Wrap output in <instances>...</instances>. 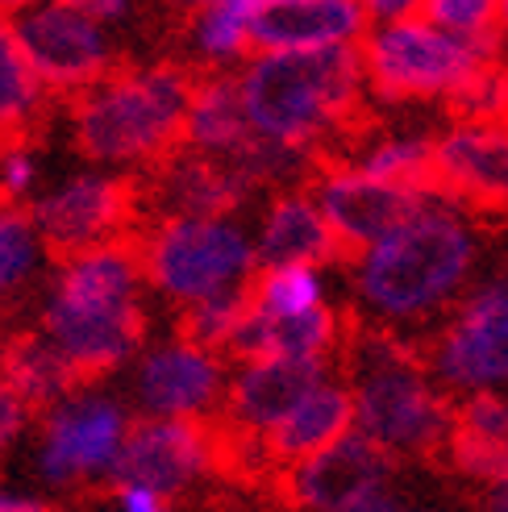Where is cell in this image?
I'll return each instance as SVG.
<instances>
[{
	"label": "cell",
	"mask_w": 508,
	"mask_h": 512,
	"mask_svg": "<svg viewBox=\"0 0 508 512\" xmlns=\"http://www.w3.org/2000/svg\"><path fill=\"white\" fill-rule=\"evenodd\" d=\"M454 471L479 479L488 488L508 471V392L463 396L450 417V438L442 446Z\"/></svg>",
	"instance_id": "obj_24"
},
{
	"label": "cell",
	"mask_w": 508,
	"mask_h": 512,
	"mask_svg": "<svg viewBox=\"0 0 508 512\" xmlns=\"http://www.w3.org/2000/svg\"><path fill=\"white\" fill-rule=\"evenodd\" d=\"M113 512H171V500L142 492V488H117V508Z\"/></svg>",
	"instance_id": "obj_39"
},
{
	"label": "cell",
	"mask_w": 508,
	"mask_h": 512,
	"mask_svg": "<svg viewBox=\"0 0 508 512\" xmlns=\"http://www.w3.org/2000/svg\"><path fill=\"white\" fill-rule=\"evenodd\" d=\"M192 75L171 63L113 67L71 100V142L88 167L150 171L180 150Z\"/></svg>",
	"instance_id": "obj_4"
},
{
	"label": "cell",
	"mask_w": 508,
	"mask_h": 512,
	"mask_svg": "<svg viewBox=\"0 0 508 512\" xmlns=\"http://www.w3.org/2000/svg\"><path fill=\"white\" fill-rule=\"evenodd\" d=\"M438 196L471 209H508V121H450L434 134Z\"/></svg>",
	"instance_id": "obj_15"
},
{
	"label": "cell",
	"mask_w": 508,
	"mask_h": 512,
	"mask_svg": "<svg viewBox=\"0 0 508 512\" xmlns=\"http://www.w3.org/2000/svg\"><path fill=\"white\" fill-rule=\"evenodd\" d=\"M504 71H508V63H504Z\"/></svg>",
	"instance_id": "obj_46"
},
{
	"label": "cell",
	"mask_w": 508,
	"mask_h": 512,
	"mask_svg": "<svg viewBox=\"0 0 508 512\" xmlns=\"http://www.w3.org/2000/svg\"><path fill=\"white\" fill-rule=\"evenodd\" d=\"M479 238L471 221L446 200H429L388 238L359 250L354 296L384 329H413L450 309L475 271Z\"/></svg>",
	"instance_id": "obj_2"
},
{
	"label": "cell",
	"mask_w": 508,
	"mask_h": 512,
	"mask_svg": "<svg viewBox=\"0 0 508 512\" xmlns=\"http://www.w3.org/2000/svg\"><path fill=\"white\" fill-rule=\"evenodd\" d=\"M142 192L159 209V217H238V209L259 188L238 167L192 155L180 146L159 167H150V184Z\"/></svg>",
	"instance_id": "obj_18"
},
{
	"label": "cell",
	"mask_w": 508,
	"mask_h": 512,
	"mask_svg": "<svg viewBox=\"0 0 508 512\" xmlns=\"http://www.w3.org/2000/svg\"><path fill=\"white\" fill-rule=\"evenodd\" d=\"M180 9H188V13H196V9H205V5H213V0H175Z\"/></svg>",
	"instance_id": "obj_44"
},
{
	"label": "cell",
	"mask_w": 508,
	"mask_h": 512,
	"mask_svg": "<svg viewBox=\"0 0 508 512\" xmlns=\"http://www.w3.org/2000/svg\"><path fill=\"white\" fill-rule=\"evenodd\" d=\"M425 367L450 396L508 392V279L471 288L429 342Z\"/></svg>",
	"instance_id": "obj_9"
},
{
	"label": "cell",
	"mask_w": 508,
	"mask_h": 512,
	"mask_svg": "<svg viewBox=\"0 0 508 512\" xmlns=\"http://www.w3.org/2000/svg\"><path fill=\"white\" fill-rule=\"evenodd\" d=\"M250 238L259 267H325L342 259L334 229L304 188L275 192Z\"/></svg>",
	"instance_id": "obj_20"
},
{
	"label": "cell",
	"mask_w": 508,
	"mask_h": 512,
	"mask_svg": "<svg viewBox=\"0 0 508 512\" xmlns=\"http://www.w3.org/2000/svg\"><path fill=\"white\" fill-rule=\"evenodd\" d=\"M363 13L371 25H392V21L421 17V0H363Z\"/></svg>",
	"instance_id": "obj_37"
},
{
	"label": "cell",
	"mask_w": 508,
	"mask_h": 512,
	"mask_svg": "<svg viewBox=\"0 0 508 512\" xmlns=\"http://www.w3.org/2000/svg\"><path fill=\"white\" fill-rule=\"evenodd\" d=\"M346 338V321L338 309H313L300 317H267L246 309L238 334L230 342V350L238 363L246 358H296V363H329Z\"/></svg>",
	"instance_id": "obj_21"
},
{
	"label": "cell",
	"mask_w": 508,
	"mask_h": 512,
	"mask_svg": "<svg viewBox=\"0 0 508 512\" xmlns=\"http://www.w3.org/2000/svg\"><path fill=\"white\" fill-rule=\"evenodd\" d=\"M346 342V392L354 404V429L388 458L438 454L450 438L454 408L413 342H404L392 329H363Z\"/></svg>",
	"instance_id": "obj_5"
},
{
	"label": "cell",
	"mask_w": 508,
	"mask_h": 512,
	"mask_svg": "<svg viewBox=\"0 0 508 512\" xmlns=\"http://www.w3.org/2000/svg\"><path fill=\"white\" fill-rule=\"evenodd\" d=\"M0 383H5L30 413H42V408L63 400L71 388H80V379L63 363V354L50 346L38 329L13 334L0 346Z\"/></svg>",
	"instance_id": "obj_25"
},
{
	"label": "cell",
	"mask_w": 508,
	"mask_h": 512,
	"mask_svg": "<svg viewBox=\"0 0 508 512\" xmlns=\"http://www.w3.org/2000/svg\"><path fill=\"white\" fill-rule=\"evenodd\" d=\"M446 105H450L454 121H508V71H504V63L496 59L488 67H479Z\"/></svg>",
	"instance_id": "obj_32"
},
{
	"label": "cell",
	"mask_w": 508,
	"mask_h": 512,
	"mask_svg": "<svg viewBox=\"0 0 508 512\" xmlns=\"http://www.w3.org/2000/svg\"><path fill=\"white\" fill-rule=\"evenodd\" d=\"M38 334L80 383L130 367L146 342V279L134 242L80 250L50 267Z\"/></svg>",
	"instance_id": "obj_1"
},
{
	"label": "cell",
	"mask_w": 508,
	"mask_h": 512,
	"mask_svg": "<svg viewBox=\"0 0 508 512\" xmlns=\"http://www.w3.org/2000/svg\"><path fill=\"white\" fill-rule=\"evenodd\" d=\"M250 134L317 159L346 134L363 100L359 46L350 50H259L234 75Z\"/></svg>",
	"instance_id": "obj_3"
},
{
	"label": "cell",
	"mask_w": 508,
	"mask_h": 512,
	"mask_svg": "<svg viewBox=\"0 0 508 512\" xmlns=\"http://www.w3.org/2000/svg\"><path fill=\"white\" fill-rule=\"evenodd\" d=\"M50 250L42 246L38 229L25 209L0 204V313L30 296L46 279Z\"/></svg>",
	"instance_id": "obj_28"
},
{
	"label": "cell",
	"mask_w": 508,
	"mask_h": 512,
	"mask_svg": "<svg viewBox=\"0 0 508 512\" xmlns=\"http://www.w3.org/2000/svg\"><path fill=\"white\" fill-rule=\"evenodd\" d=\"M225 379H230V367L217 350H205L175 334L134 354L130 400L142 417L209 421L213 413H221Z\"/></svg>",
	"instance_id": "obj_13"
},
{
	"label": "cell",
	"mask_w": 508,
	"mask_h": 512,
	"mask_svg": "<svg viewBox=\"0 0 508 512\" xmlns=\"http://www.w3.org/2000/svg\"><path fill=\"white\" fill-rule=\"evenodd\" d=\"M384 483H392V458L359 429H350L325 450L292 463L284 475V492L304 512H338L354 496L384 488Z\"/></svg>",
	"instance_id": "obj_17"
},
{
	"label": "cell",
	"mask_w": 508,
	"mask_h": 512,
	"mask_svg": "<svg viewBox=\"0 0 508 512\" xmlns=\"http://www.w3.org/2000/svg\"><path fill=\"white\" fill-rule=\"evenodd\" d=\"M329 375V363H296V358H246L225 379L221 413L242 442H259L284 421L296 400Z\"/></svg>",
	"instance_id": "obj_16"
},
{
	"label": "cell",
	"mask_w": 508,
	"mask_h": 512,
	"mask_svg": "<svg viewBox=\"0 0 508 512\" xmlns=\"http://www.w3.org/2000/svg\"><path fill=\"white\" fill-rule=\"evenodd\" d=\"M496 34H508V0H500V17H496Z\"/></svg>",
	"instance_id": "obj_43"
},
{
	"label": "cell",
	"mask_w": 508,
	"mask_h": 512,
	"mask_svg": "<svg viewBox=\"0 0 508 512\" xmlns=\"http://www.w3.org/2000/svg\"><path fill=\"white\" fill-rule=\"evenodd\" d=\"M500 59V38H459L425 17L371 25L359 42L363 88L379 100H450L479 67Z\"/></svg>",
	"instance_id": "obj_7"
},
{
	"label": "cell",
	"mask_w": 508,
	"mask_h": 512,
	"mask_svg": "<svg viewBox=\"0 0 508 512\" xmlns=\"http://www.w3.org/2000/svg\"><path fill=\"white\" fill-rule=\"evenodd\" d=\"M484 512H508V471L484 488Z\"/></svg>",
	"instance_id": "obj_41"
},
{
	"label": "cell",
	"mask_w": 508,
	"mask_h": 512,
	"mask_svg": "<svg viewBox=\"0 0 508 512\" xmlns=\"http://www.w3.org/2000/svg\"><path fill=\"white\" fill-rule=\"evenodd\" d=\"M346 167L384 179V184H400V188L438 196V184H434V134H421V130L375 134L346 159Z\"/></svg>",
	"instance_id": "obj_27"
},
{
	"label": "cell",
	"mask_w": 508,
	"mask_h": 512,
	"mask_svg": "<svg viewBox=\"0 0 508 512\" xmlns=\"http://www.w3.org/2000/svg\"><path fill=\"white\" fill-rule=\"evenodd\" d=\"M25 213H30L42 246L55 259H67L80 250L125 242L138 213V188L117 171L80 167L42 188Z\"/></svg>",
	"instance_id": "obj_10"
},
{
	"label": "cell",
	"mask_w": 508,
	"mask_h": 512,
	"mask_svg": "<svg viewBox=\"0 0 508 512\" xmlns=\"http://www.w3.org/2000/svg\"><path fill=\"white\" fill-rule=\"evenodd\" d=\"M350 429H354V404H350L346 383L325 375L317 388L304 392L292 413L263 438V454L279 467H292L300 458L325 450L329 442H338Z\"/></svg>",
	"instance_id": "obj_22"
},
{
	"label": "cell",
	"mask_w": 508,
	"mask_h": 512,
	"mask_svg": "<svg viewBox=\"0 0 508 512\" xmlns=\"http://www.w3.org/2000/svg\"><path fill=\"white\" fill-rule=\"evenodd\" d=\"M250 309L267 317H300L329 304V284L321 267H259L250 279Z\"/></svg>",
	"instance_id": "obj_30"
},
{
	"label": "cell",
	"mask_w": 508,
	"mask_h": 512,
	"mask_svg": "<svg viewBox=\"0 0 508 512\" xmlns=\"http://www.w3.org/2000/svg\"><path fill=\"white\" fill-rule=\"evenodd\" d=\"M0 512H50L42 496L34 492H17V488H0Z\"/></svg>",
	"instance_id": "obj_40"
},
{
	"label": "cell",
	"mask_w": 508,
	"mask_h": 512,
	"mask_svg": "<svg viewBox=\"0 0 508 512\" xmlns=\"http://www.w3.org/2000/svg\"><path fill=\"white\" fill-rule=\"evenodd\" d=\"M250 142H254V134L246 125L234 75H209V80L192 84L180 146L192 150V155L238 167L242 155L250 150Z\"/></svg>",
	"instance_id": "obj_23"
},
{
	"label": "cell",
	"mask_w": 508,
	"mask_h": 512,
	"mask_svg": "<svg viewBox=\"0 0 508 512\" xmlns=\"http://www.w3.org/2000/svg\"><path fill=\"white\" fill-rule=\"evenodd\" d=\"M317 200L321 217L334 229V238L346 250H367L379 238H388L392 229H400L409 217H417L429 200H442V196H429V192H413V188H400V184H384L375 175H363L346 163H334L317 175V188L309 192Z\"/></svg>",
	"instance_id": "obj_14"
},
{
	"label": "cell",
	"mask_w": 508,
	"mask_h": 512,
	"mask_svg": "<svg viewBox=\"0 0 508 512\" xmlns=\"http://www.w3.org/2000/svg\"><path fill=\"white\" fill-rule=\"evenodd\" d=\"M30 5H38V0H0V17H5V21H13L17 13H25Z\"/></svg>",
	"instance_id": "obj_42"
},
{
	"label": "cell",
	"mask_w": 508,
	"mask_h": 512,
	"mask_svg": "<svg viewBox=\"0 0 508 512\" xmlns=\"http://www.w3.org/2000/svg\"><path fill=\"white\" fill-rule=\"evenodd\" d=\"M42 105L46 92L21 55L13 21L0 17V142L30 134V125L42 117Z\"/></svg>",
	"instance_id": "obj_29"
},
{
	"label": "cell",
	"mask_w": 508,
	"mask_h": 512,
	"mask_svg": "<svg viewBox=\"0 0 508 512\" xmlns=\"http://www.w3.org/2000/svg\"><path fill=\"white\" fill-rule=\"evenodd\" d=\"M246 309H250L246 288L213 296V300H200V304H192V309L180 313V338L225 354V350H230V342H234V334H238L242 317H246Z\"/></svg>",
	"instance_id": "obj_31"
},
{
	"label": "cell",
	"mask_w": 508,
	"mask_h": 512,
	"mask_svg": "<svg viewBox=\"0 0 508 512\" xmlns=\"http://www.w3.org/2000/svg\"><path fill=\"white\" fill-rule=\"evenodd\" d=\"M371 21L363 0H263L254 17V55L259 50H350Z\"/></svg>",
	"instance_id": "obj_19"
},
{
	"label": "cell",
	"mask_w": 508,
	"mask_h": 512,
	"mask_svg": "<svg viewBox=\"0 0 508 512\" xmlns=\"http://www.w3.org/2000/svg\"><path fill=\"white\" fill-rule=\"evenodd\" d=\"M338 512H404V500L392 492V483H384V488H371L363 496H354Z\"/></svg>",
	"instance_id": "obj_38"
},
{
	"label": "cell",
	"mask_w": 508,
	"mask_h": 512,
	"mask_svg": "<svg viewBox=\"0 0 508 512\" xmlns=\"http://www.w3.org/2000/svg\"><path fill=\"white\" fill-rule=\"evenodd\" d=\"M25 429H30V408L0 383V454H9L21 442Z\"/></svg>",
	"instance_id": "obj_35"
},
{
	"label": "cell",
	"mask_w": 508,
	"mask_h": 512,
	"mask_svg": "<svg viewBox=\"0 0 508 512\" xmlns=\"http://www.w3.org/2000/svg\"><path fill=\"white\" fill-rule=\"evenodd\" d=\"M134 250L146 288L180 313L200 300L250 288L259 271L254 238L238 217H159Z\"/></svg>",
	"instance_id": "obj_6"
},
{
	"label": "cell",
	"mask_w": 508,
	"mask_h": 512,
	"mask_svg": "<svg viewBox=\"0 0 508 512\" xmlns=\"http://www.w3.org/2000/svg\"><path fill=\"white\" fill-rule=\"evenodd\" d=\"M42 192V155L30 138L0 142V204L30 209V200Z\"/></svg>",
	"instance_id": "obj_33"
},
{
	"label": "cell",
	"mask_w": 508,
	"mask_h": 512,
	"mask_svg": "<svg viewBox=\"0 0 508 512\" xmlns=\"http://www.w3.org/2000/svg\"><path fill=\"white\" fill-rule=\"evenodd\" d=\"M259 9L263 0H213V5L196 9L188 25V50L196 55V63H205L217 75L221 67L250 59Z\"/></svg>",
	"instance_id": "obj_26"
},
{
	"label": "cell",
	"mask_w": 508,
	"mask_h": 512,
	"mask_svg": "<svg viewBox=\"0 0 508 512\" xmlns=\"http://www.w3.org/2000/svg\"><path fill=\"white\" fill-rule=\"evenodd\" d=\"M63 5H71L75 13H84L88 21L105 25V30H113V25H125L134 17V5L138 0H63Z\"/></svg>",
	"instance_id": "obj_36"
},
{
	"label": "cell",
	"mask_w": 508,
	"mask_h": 512,
	"mask_svg": "<svg viewBox=\"0 0 508 512\" xmlns=\"http://www.w3.org/2000/svg\"><path fill=\"white\" fill-rule=\"evenodd\" d=\"M134 417L121 396L105 388H71L63 400L42 408L34 438V471L42 488L71 492L113 479L117 454Z\"/></svg>",
	"instance_id": "obj_8"
},
{
	"label": "cell",
	"mask_w": 508,
	"mask_h": 512,
	"mask_svg": "<svg viewBox=\"0 0 508 512\" xmlns=\"http://www.w3.org/2000/svg\"><path fill=\"white\" fill-rule=\"evenodd\" d=\"M13 34L46 96H80L117 67L113 34L63 0H38L17 13Z\"/></svg>",
	"instance_id": "obj_11"
},
{
	"label": "cell",
	"mask_w": 508,
	"mask_h": 512,
	"mask_svg": "<svg viewBox=\"0 0 508 512\" xmlns=\"http://www.w3.org/2000/svg\"><path fill=\"white\" fill-rule=\"evenodd\" d=\"M421 17L459 38H500V0H421Z\"/></svg>",
	"instance_id": "obj_34"
},
{
	"label": "cell",
	"mask_w": 508,
	"mask_h": 512,
	"mask_svg": "<svg viewBox=\"0 0 508 512\" xmlns=\"http://www.w3.org/2000/svg\"><path fill=\"white\" fill-rule=\"evenodd\" d=\"M404 512H434V508H404Z\"/></svg>",
	"instance_id": "obj_45"
},
{
	"label": "cell",
	"mask_w": 508,
	"mask_h": 512,
	"mask_svg": "<svg viewBox=\"0 0 508 512\" xmlns=\"http://www.w3.org/2000/svg\"><path fill=\"white\" fill-rule=\"evenodd\" d=\"M221 450H225V442L209 421L138 417L130 425V433H125V446L117 454L109 483L175 500L217 471Z\"/></svg>",
	"instance_id": "obj_12"
}]
</instances>
